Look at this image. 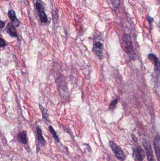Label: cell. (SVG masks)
Wrapping results in <instances>:
<instances>
[{"label":"cell","mask_w":160,"mask_h":161,"mask_svg":"<svg viewBox=\"0 0 160 161\" xmlns=\"http://www.w3.org/2000/svg\"><path fill=\"white\" fill-rule=\"evenodd\" d=\"M131 136L132 137V139L133 140L136 141V142L137 141V138H136V137H135V136L134 134H131Z\"/></svg>","instance_id":"obj_20"},{"label":"cell","mask_w":160,"mask_h":161,"mask_svg":"<svg viewBox=\"0 0 160 161\" xmlns=\"http://www.w3.org/2000/svg\"><path fill=\"white\" fill-rule=\"evenodd\" d=\"M5 31L8 35L12 37H17L16 29L12 23H10L6 27Z\"/></svg>","instance_id":"obj_9"},{"label":"cell","mask_w":160,"mask_h":161,"mask_svg":"<svg viewBox=\"0 0 160 161\" xmlns=\"http://www.w3.org/2000/svg\"></svg>","instance_id":"obj_21"},{"label":"cell","mask_w":160,"mask_h":161,"mask_svg":"<svg viewBox=\"0 0 160 161\" xmlns=\"http://www.w3.org/2000/svg\"><path fill=\"white\" fill-rule=\"evenodd\" d=\"M154 146L156 158L158 161H160V136L157 135L154 140Z\"/></svg>","instance_id":"obj_8"},{"label":"cell","mask_w":160,"mask_h":161,"mask_svg":"<svg viewBox=\"0 0 160 161\" xmlns=\"http://www.w3.org/2000/svg\"><path fill=\"white\" fill-rule=\"evenodd\" d=\"M122 40L126 53L130 58L134 59L135 58V53L134 50L133 43L131 36L128 34H124Z\"/></svg>","instance_id":"obj_1"},{"label":"cell","mask_w":160,"mask_h":161,"mask_svg":"<svg viewBox=\"0 0 160 161\" xmlns=\"http://www.w3.org/2000/svg\"><path fill=\"white\" fill-rule=\"evenodd\" d=\"M110 145L112 151L114 153L115 157L120 161H124L126 158V156L121 148L112 141L110 142Z\"/></svg>","instance_id":"obj_2"},{"label":"cell","mask_w":160,"mask_h":161,"mask_svg":"<svg viewBox=\"0 0 160 161\" xmlns=\"http://www.w3.org/2000/svg\"><path fill=\"white\" fill-rule=\"evenodd\" d=\"M8 16L11 21V23L15 27H19V21L16 18V13L13 10H11L8 12Z\"/></svg>","instance_id":"obj_10"},{"label":"cell","mask_w":160,"mask_h":161,"mask_svg":"<svg viewBox=\"0 0 160 161\" xmlns=\"http://www.w3.org/2000/svg\"><path fill=\"white\" fill-rule=\"evenodd\" d=\"M5 26V22L3 21H1L0 22V27H1V28L2 29Z\"/></svg>","instance_id":"obj_18"},{"label":"cell","mask_w":160,"mask_h":161,"mask_svg":"<svg viewBox=\"0 0 160 161\" xmlns=\"http://www.w3.org/2000/svg\"><path fill=\"white\" fill-rule=\"evenodd\" d=\"M17 141L21 143L24 145H25L27 143V132L25 131H23L19 134L17 136Z\"/></svg>","instance_id":"obj_12"},{"label":"cell","mask_w":160,"mask_h":161,"mask_svg":"<svg viewBox=\"0 0 160 161\" xmlns=\"http://www.w3.org/2000/svg\"><path fill=\"white\" fill-rule=\"evenodd\" d=\"M118 103V99H115L112 101V102L110 103V108L111 109H113L115 108V107L117 105Z\"/></svg>","instance_id":"obj_16"},{"label":"cell","mask_w":160,"mask_h":161,"mask_svg":"<svg viewBox=\"0 0 160 161\" xmlns=\"http://www.w3.org/2000/svg\"><path fill=\"white\" fill-rule=\"evenodd\" d=\"M103 45L101 42L97 41L93 43V51L100 59H102L103 57Z\"/></svg>","instance_id":"obj_7"},{"label":"cell","mask_w":160,"mask_h":161,"mask_svg":"<svg viewBox=\"0 0 160 161\" xmlns=\"http://www.w3.org/2000/svg\"><path fill=\"white\" fill-rule=\"evenodd\" d=\"M132 156L135 161H143L146 155L143 149L141 146H139L133 149Z\"/></svg>","instance_id":"obj_5"},{"label":"cell","mask_w":160,"mask_h":161,"mask_svg":"<svg viewBox=\"0 0 160 161\" xmlns=\"http://www.w3.org/2000/svg\"><path fill=\"white\" fill-rule=\"evenodd\" d=\"M143 145L146 151L148 161H154V159L151 145L149 141L146 138H144L143 139Z\"/></svg>","instance_id":"obj_3"},{"label":"cell","mask_w":160,"mask_h":161,"mask_svg":"<svg viewBox=\"0 0 160 161\" xmlns=\"http://www.w3.org/2000/svg\"><path fill=\"white\" fill-rule=\"evenodd\" d=\"M36 131L39 142L42 147H45L46 145V141L43 137L42 132L41 129H40L39 126H38L36 128Z\"/></svg>","instance_id":"obj_11"},{"label":"cell","mask_w":160,"mask_h":161,"mask_svg":"<svg viewBox=\"0 0 160 161\" xmlns=\"http://www.w3.org/2000/svg\"><path fill=\"white\" fill-rule=\"evenodd\" d=\"M36 9L37 11L38 15L40 19V21L43 23H46L48 22V17L45 12V9L42 4L37 2L35 4Z\"/></svg>","instance_id":"obj_4"},{"label":"cell","mask_w":160,"mask_h":161,"mask_svg":"<svg viewBox=\"0 0 160 161\" xmlns=\"http://www.w3.org/2000/svg\"><path fill=\"white\" fill-rule=\"evenodd\" d=\"M112 5L115 8H117L120 5V0H110Z\"/></svg>","instance_id":"obj_15"},{"label":"cell","mask_w":160,"mask_h":161,"mask_svg":"<svg viewBox=\"0 0 160 161\" xmlns=\"http://www.w3.org/2000/svg\"><path fill=\"white\" fill-rule=\"evenodd\" d=\"M40 108L42 112V116L43 118L44 119H45L47 121H49L48 120V115L47 112V110L43 107L40 104Z\"/></svg>","instance_id":"obj_13"},{"label":"cell","mask_w":160,"mask_h":161,"mask_svg":"<svg viewBox=\"0 0 160 161\" xmlns=\"http://www.w3.org/2000/svg\"><path fill=\"white\" fill-rule=\"evenodd\" d=\"M49 131H50V132L53 135L54 138L55 139V140L57 142H59V141H60L59 138L58 137L56 132V131L54 129L53 127L52 126H49Z\"/></svg>","instance_id":"obj_14"},{"label":"cell","mask_w":160,"mask_h":161,"mask_svg":"<svg viewBox=\"0 0 160 161\" xmlns=\"http://www.w3.org/2000/svg\"><path fill=\"white\" fill-rule=\"evenodd\" d=\"M147 20L148 21V22H149L150 23H151V22H152L153 21V19L151 18V17L150 16H147Z\"/></svg>","instance_id":"obj_19"},{"label":"cell","mask_w":160,"mask_h":161,"mask_svg":"<svg viewBox=\"0 0 160 161\" xmlns=\"http://www.w3.org/2000/svg\"><path fill=\"white\" fill-rule=\"evenodd\" d=\"M148 59L155 65V72L157 77L160 74V62L157 57L153 54H149L147 56Z\"/></svg>","instance_id":"obj_6"},{"label":"cell","mask_w":160,"mask_h":161,"mask_svg":"<svg viewBox=\"0 0 160 161\" xmlns=\"http://www.w3.org/2000/svg\"><path fill=\"white\" fill-rule=\"evenodd\" d=\"M0 45L1 46V47H4L6 45L5 42V41L3 40L2 38H1V41H0Z\"/></svg>","instance_id":"obj_17"}]
</instances>
